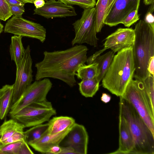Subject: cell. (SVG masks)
Returning a JSON list of instances; mask_svg holds the SVG:
<instances>
[{"label": "cell", "instance_id": "40", "mask_svg": "<svg viewBox=\"0 0 154 154\" xmlns=\"http://www.w3.org/2000/svg\"><path fill=\"white\" fill-rule=\"evenodd\" d=\"M9 5H24L25 4L19 0H5Z\"/></svg>", "mask_w": 154, "mask_h": 154}, {"label": "cell", "instance_id": "19", "mask_svg": "<svg viewBox=\"0 0 154 154\" xmlns=\"http://www.w3.org/2000/svg\"><path fill=\"white\" fill-rule=\"evenodd\" d=\"M113 0H97L95 7L97 33L101 32L104 25V20Z\"/></svg>", "mask_w": 154, "mask_h": 154}, {"label": "cell", "instance_id": "44", "mask_svg": "<svg viewBox=\"0 0 154 154\" xmlns=\"http://www.w3.org/2000/svg\"><path fill=\"white\" fill-rule=\"evenodd\" d=\"M3 26L0 23V34L2 32L3 30Z\"/></svg>", "mask_w": 154, "mask_h": 154}, {"label": "cell", "instance_id": "9", "mask_svg": "<svg viewBox=\"0 0 154 154\" xmlns=\"http://www.w3.org/2000/svg\"><path fill=\"white\" fill-rule=\"evenodd\" d=\"M4 32L35 38L44 42L46 39V29L41 24L14 15L6 23Z\"/></svg>", "mask_w": 154, "mask_h": 154}, {"label": "cell", "instance_id": "37", "mask_svg": "<svg viewBox=\"0 0 154 154\" xmlns=\"http://www.w3.org/2000/svg\"><path fill=\"white\" fill-rule=\"evenodd\" d=\"M61 151L60 154H77L73 149L69 146H61Z\"/></svg>", "mask_w": 154, "mask_h": 154}, {"label": "cell", "instance_id": "28", "mask_svg": "<svg viewBox=\"0 0 154 154\" xmlns=\"http://www.w3.org/2000/svg\"><path fill=\"white\" fill-rule=\"evenodd\" d=\"M23 141L4 146L0 149V154H18L20 148Z\"/></svg>", "mask_w": 154, "mask_h": 154}, {"label": "cell", "instance_id": "22", "mask_svg": "<svg viewBox=\"0 0 154 154\" xmlns=\"http://www.w3.org/2000/svg\"><path fill=\"white\" fill-rule=\"evenodd\" d=\"M100 82L97 77L82 80L78 84L80 93L86 97H93L99 90Z\"/></svg>", "mask_w": 154, "mask_h": 154}, {"label": "cell", "instance_id": "13", "mask_svg": "<svg viewBox=\"0 0 154 154\" xmlns=\"http://www.w3.org/2000/svg\"><path fill=\"white\" fill-rule=\"evenodd\" d=\"M34 14L38 15L47 19L65 17L77 15L75 8L70 5L55 0H46L44 5L35 8Z\"/></svg>", "mask_w": 154, "mask_h": 154}, {"label": "cell", "instance_id": "12", "mask_svg": "<svg viewBox=\"0 0 154 154\" xmlns=\"http://www.w3.org/2000/svg\"><path fill=\"white\" fill-rule=\"evenodd\" d=\"M135 37L134 30L132 28H119L106 38L104 48L111 49L114 53L118 52L133 46Z\"/></svg>", "mask_w": 154, "mask_h": 154}, {"label": "cell", "instance_id": "32", "mask_svg": "<svg viewBox=\"0 0 154 154\" xmlns=\"http://www.w3.org/2000/svg\"><path fill=\"white\" fill-rule=\"evenodd\" d=\"M12 14L16 16H22L25 12L24 5H9Z\"/></svg>", "mask_w": 154, "mask_h": 154}, {"label": "cell", "instance_id": "26", "mask_svg": "<svg viewBox=\"0 0 154 154\" xmlns=\"http://www.w3.org/2000/svg\"><path fill=\"white\" fill-rule=\"evenodd\" d=\"M48 123L42 124L31 127L24 132L25 140L28 144L40 138L46 131Z\"/></svg>", "mask_w": 154, "mask_h": 154}, {"label": "cell", "instance_id": "8", "mask_svg": "<svg viewBox=\"0 0 154 154\" xmlns=\"http://www.w3.org/2000/svg\"><path fill=\"white\" fill-rule=\"evenodd\" d=\"M50 80L45 78L36 80L24 91L19 98L12 104L9 114L11 117L26 106L32 103L46 100L47 96L52 88Z\"/></svg>", "mask_w": 154, "mask_h": 154}, {"label": "cell", "instance_id": "21", "mask_svg": "<svg viewBox=\"0 0 154 154\" xmlns=\"http://www.w3.org/2000/svg\"><path fill=\"white\" fill-rule=\"evenodd\" d=\"M24 125L13 118L5 120L0 126V142L12 136L17 131H23Z\"/></svg>", "mask_w": 154, "mask_h": 154}, {"label": "cell", "instance_id": "20", "mask_svg": "<svg viewBox=\"0 0 154 154\" xmlns=\"http://www.w3.org/2000/svg\"><path fill=\"white\" fill-rule=\"evenodd\" d=\"M22 37L20 35H15L11 38L10 53L11 59L14 62L16 67L21 62L25 51L22 43Z\"/></svg>", "mask_w": 154, "mask_h": 154}, {"label": "cell", "instance_id": "29", "mask_svg": "<svg viewBox=\"0 0 154 154\" xmlns=\"http://www.w3.org/2000/svg\"><path fill=\"white\" fill-rule=\"evenodd\" d=\"M24 132L17 131L11 137L0 142V149L6 145L25 140Z\"/></svg>", "mask_w": 154, "mask_h": 154}, {"label": "cell", "instance_id": "31", "mask_svg": "<svg viewBox=\"0 0 154 154\" xmlns=\"http://www.w3.org/2000/svg\"><path fill=\"white\" fill-rule=\"evenodd\" d=\"M138 10L137 9L132 11L126 17L121 23L125 27L129 28L132 25L139 20L140 15L138 14Z\"/></svg>", "mask_w": 154, "mask_h": 154}, {"label": "cell", "instance_id": "11", "mask_svg": "<svg viewBox=\"0 0 154 154\" xmlns=\"http://www.w3.org/2000/svg\"><path fill=\"white\" fill-rule=\"evenodd\" d=\"M140 0H116L104 19V24L112 27L121 23L129 13L138 9Z\"/></svg>", "mask_w": 154, "mask_h": 154}, {"label": "cell", "instance_id": "7", "mask_svg": "<svg viewBox=\"0 0 154 154\" xmlns=\"http://www.w3.org/2000/svg\"><path fill=\"white\" fill-rule=\"evenodd\" d=\"M72 25L75 32L71 42L72 46L85 43L94 47L97 46L98 39L96 36L95 7L84 9L81 18Z\"/></svg>", "mask_w": 154, "mask_h": 154}, {"label": "cell", "instance_id": "17", "mask_svg": "<svg viewBox=\"0 0 154 154\" xmlns=\"http://www.w3.org/2000/svg\"><path fill=\"white\" fill-rule=\"evenodd\" d=\"M47 132L54 134L71 128L76 123L73 118L67 116L55 117L49 120Z\"/></svg>", "mask_w": 154, "mask_h": 154}, {"label": "cell", "instance_id": "2", "mask_svg": "<svg viewBox=\"0 0 154 154\" xmlns=\"http://www.w3.org/2000/svg\"><path fill=\"white\" fill-rule=\"evenodd\" d=\"M133 46L124 48L114 55L102 79V85L117 97H121L135 70Z\"/></svg>", "mask_w": 154, "mask_h": 154}, {"label": "cell", "instance_id": "27", "mask_svg": "<svg viewBox=\"0 0 154 154\" xmlns=\"http://www.w3.org/2000/svg\"><path fill=\"white\" fill-rule=\"evenodd\" d=\"M63 3L70 5H77L84 9L94 7L96 0H58Z\"/></svg>", "mask_w": 154, "mask_h": 154}, {"label": "cell", "instance_id": "42", "mask_svg": "<svg viewBox=\"0 0 154 154\" xmlns=\"http://www.w3.org/2000/svg\"><path fill=\"white\" fill-rule=\"evenodd\" d=\"M154 2V0H143V3L146 5L151 4Z\"/></svg>", "mask_w": 154, "mask_h": 154}, {"label": "cell", "instance_id": "6", "mask_svg": "<svg viewBox=\"0 0 154 154\" xmlns=\"http://www.w3.org/2000/svg\"><path fill=\"white\" fill-rule=\"evenodd\" d=\"M56 114L51 103L46 100L26 106L11 118L23 124L25 128L31 127L48 121Z\"/></svg>", "mask_w": 154, "mask_h": 154}, {"label": "cell", "instance_id": "25", "mask_svg": "<svg viewBox=\"0 0 154 154\" xmlns=\"http://www.w3.org/2000/svg\"><path fill=\"white\" fill-rule=\"evenodd\" d=\"M98 75V63H93L81 65L77 69L75 75L78 79L83 80L97 77Z\"/></svg>", "mask_w": 154, "mask_h": 154}, {"label": "cell", "instance_id": "39", "mask_svg": "<svg viewBox=\"0 0 154 154\" xmlns=\"http://www.w3.org/2000/svg\"><path fill=\"white\" fill-rule=\"evenodd\" d=\"M111 97L109 94L106 93H103L101 97V100L103 103H107L110 101Z\"/></svg>", "mask_w": 154, "mask_h": 154}, {"label": "cell", "instance_id": "38", "mask_svg": "<svg viewBox=\"0 0 154 154\" xmlns=\"http://www.w3.org/2000/svg\"><path fill=\"white\" fill-rule=\"evenodd\" d=\"M148 70L149 74L154 76V56L151 57L150 60Z\"/></svg>", "mask_w": 154, "mask_h": 154}, {"label": "cell", "instance_id": "41", "mask_svg": "<svg viewBox=\"0 0 154 154\" xmlns=\"http://www.w3.org/2000/svg\"><path fill=\"white\" fill-rule=\"evenodd\" d=\"M45 3V0H35L33 4L36 8H39L43 6Z\"/></svg>", "mask_w": 154, "mask_h": 154}, {"label": "cell", "instance_id": "34", "mask_svg": "<svg viewBox=\"0 0 154 154\" xmlns=\"http://www.w3.org/2000/svg\"><path fill=\"white\" fill-rule=\"evenodd\" d=\"M107 49V48H104L96 52L94 54L87 58L86 62L87 64H88L93 63L94 60L98 56Z\"/></svg>", "mask_w": 154, "mask_h": 154}, {"label": "cell", "instance_id": "36", "mask_svg": "<svg viewBox=\"0 0 154 154\" xmlns=\"http://www.w3.org/2000/svg\"><path fill=\"white\" fill-rule=\"evenodd\" d=\"M153 12L148 10L146 14L144 20L146 23L151 24H154V17Z\"/></svg>", "mask_w": 154, "mask_h": 154}, {"label": "cell", "instance_id": "16", "mask_svg": "<svg viewBox=\"0 0 154 154\" xmlns=\"http://www.w3.org/2000/svg\"><path fill=\"white\" fill-rule=\"evenodd\" d=\"M71 128L54 134H49L46 131L40 138L28 144L36 151L42 153H46L51 147L55 145H59Z\"/></svg>", "mask_w": 154, "mask_h": 154}, {"label": "cell", "instance_id": "35", "mask_svg": "<svg viewBox=\"0 0 154 154\" xmlns=\"http://www.w3.org/2000/svg\"><path fill=\"white\" fill-rule=\"evenodd\" d=\"M61 151V146L59 145H56L51 147L46 154H60Z\"/></svg>", "mask_w": 154, "mask_h": 154}, {"label": "cell", "instance_id": "18", "mask_svg": "<svg viewBox=\"0 0 154 154\" xmlns=\"http://www.w3.org/2000/svg\"><path fill=\"white\" fill-rule=\"evenodd\" d=\"M14 84L6 85L0 88V119H5L12 105Z\"/></svg>", "mask_w": 154, "mask_h": 154}, {"label": "cell", "instance_id": "33", "mask_svg": "<svg viewBox=\"0 0 154 154\" xmlns=\"http://www.w3.org/2000/svg\"><path fill=\"white\" fill-rule=\"evenodd\" d=\"M29 145L25 140H23L20 148L18 154H33L34 153Z\"/></svg>", "mask_w": 154, "mask_h": 154}, {"label": "cell", "instance_id": "15", "mask_svg": "<svg viewBox=\"0 0 154 154\" xmlns=\"http://www.w3.org/2000/svg\"><path fill=\"white\" fill-rule=\"evenodd\" d=\"M119 146L110 154H132L135 144L128 124L121 112L119 114Z\"/></svg>", "mask_w": 154, "mask_h": 154}, {"label": "cell", "instance_id": "10", "mask_svg": "<svg viewBox=\"0 0 154 154\" xmlns=\"http://www.w3.org/2000/svg\"><path fill=\"white\" fill-rule=\"evenodd\" d=\"M32 62L30 46L28 45L25 49L21 62L16 67L12 105L17 101L26 88L32 84L33 80Z\"/></svg>", "mask_w": 154, "mask_h": 154}, {"label": "cell", "instance_id": "43", "mask_svg": "<svg viewBox=\"0 0 154 154\" xmlns=\"http://www.w3.org/2000/svg\"><path fill=\"white\" fill-rule=\"evenodd\" d=\"M24 3V4H25L26 3H33L34 2L35 0H19Z\"/></svg>", "mask_w": 154, "mask_h": 154}, {"label": "cell", "instance_id": "5", "mask_svg": "<svg viewBox=\"0 0 154 154\" xmlns=\"http://www.w3.org/2000/svg\"><path fill=\"white\" fill-rule=\"evenodd\" d=\"M120 97L132 105L154 134V110L148 103L138 81L132 79Z\"/></svg>", "mask_w": 154, "mask_h": 154}, {"label": "cell", "instance_id": "30", "mask_svg": "<svg viewBox=\"0 0 154 154\" xmlns=\"http://www.w3.org/2000/svg\"><path fill=\"white\" fill-rule=\"evenodd\" d=\"M12 15L6 0H0V20L5 21Z\"/></svg>", "mask_w": 154, "mask_h": 154}, {"label": "cell", "instance_id": "14", "mask_svg": "<svg viewBox=\"0 0 154 154\" xmlns=\"http://www.w3.org/2000/svg\"><path fill=\"white\" fill-rule=\"evenodd\" d=\"M65 138L64 146L71 147L77 154H87L88 135L83 125L75 123Z\"/></svg>", "mask_w": 154, "mask_h": 154}, {"label": "cell", "instance_id": "3", "mask_svg": "<svg viewBox=\"0 0 154 154\" xmlns=\"http://www.w3.org/2000/svg\"><path fill=\"white\" fill-rule=\"evenodd\" d=\"M134 30L135 37L133 47L135 70L134 76L135 79L143 81L149 75L148 64L151 57L154 56V24L140 20Z\"/></svg>", "mask_w": 154, "mask_h": 154}, {"label": "cell", "instance_id": "24", "mask_svg": "<svg viewBox=\"0 0 154 154\" xmlns=\"http://www.w3.org/2000/svg\"><path fill=\"white\" fill-rule=\"evenodd\" d=\"M137 80L148 103L154 110V76L149 74L148 76L144 80Z\"/></svg>", "mask_w": 154, "mask_h": 154}, {"label": "cell", "instance_id": "4", "mask_svg": "<svg viewBox=\"0 0 154 154\" xmlns=\"http://www.w3.org/2000/svg\"><path fill=\"white\" fill-rule=\"evenodd\" d=\"M119 97V112L128 122L134 141L132 154H154V134L132 105Z\"/></svg>", "mask_w": 154, "mask_h": 154}, {"label": "cell", "instance_id": "23", "mask_svg": "<svg viewBox=\"0 0 154 154\" xmlns=\"http://www.w3.org/2000/svg\"><path fill=\"white\" fill-rule=\"evenodd\" d=\"M114 54L111 50L103 54L99 55L94 61L93 63H98L99 75L97 79L100 82L107 72L112 61Z\"/></svg>", "mask_w": 154, "mask_h": 154}, {"label": "cell", "instance_id": "1", "mask_svg": "<svg viewBox=\"0 0 154 154\" xmlns=\"http://www.w3.org/2000/svg\"><path fill=\"white\" fill-rule=\"evenodd\" d=\"M88 50L81 44L63 50L44 51L43 60L35 65V80L51 78L73 87L76 83L75 76L77 69L86 62Z\"/></svg>", "mask_w": 154, "mask_h": 154}, {"label": "cell", "instance_id": "45", "mask_svg": "<svg viewBox=\"0 0 154 154\" xmlns=\"http://www.w3.org/2000/svg\"><path fill=\"white\" fill-rule=\"evenodd\" d=\"M116 0H113V2H112L111 5L110 6V7L109 8L108 10V13L109 11L110 10V8H111L112 7L113 5V4L116 1ZM107 13V14H108Z\"/></svg>", "mask_w": 154, "mask_h": 154}]
</instances>
